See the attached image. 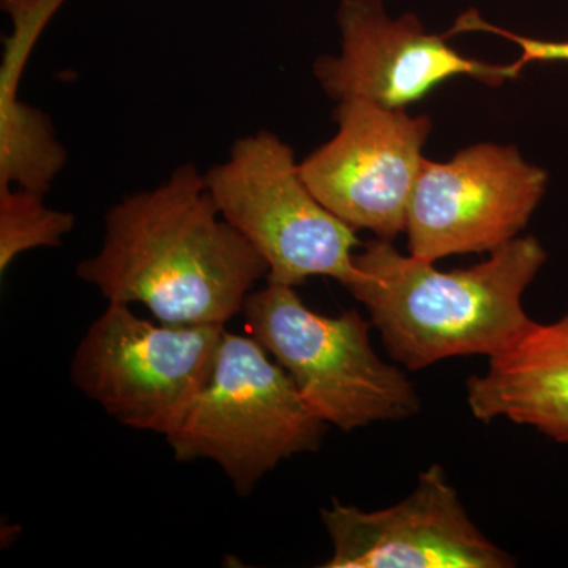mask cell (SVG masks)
I'll list each match as a JSON object with an SVG mask.
<instances>
[{
	"instance_id": "cell-2",
	"label": "cell",
	"mask_w": 568,
	"mask_h": 568,
	"mask_svg": "<svg viewBox=\"0 0 568 568\" xmlns=\"http://www.w3.org/2000/svg\"><path fill=\"white\" fill-rule=\"evenodd\" d=\"M351 294L368 310L388 354L410 372L459 357L503 353L532 320L523 294L547 263L532 235L517 237L473 267L444 272L375 239L355 254Z\"/></svg>"
},
{
	"instance_id": "cell-11",
	"label": "cell",
	"mask_w": 568,
	"mask_h": 568,
	"mask_svg": "<svg viewBox=\"0 0 568 568\" xmlns=\"http://www.w3.org/2000/svg\"><path fill=\"white\" fill-rule=\"evenodd\" d=\"M466 388L478 420L506 418L568 444V313L555 323L532 321Z\"/></svg>"
},
{
	"instance_id": "cell-6",
	"label": "cell",
	"mask_w": 568,
	"mask_h": 568,
	"mask_svg": "<svg viewBox=\"0 0 568 568\" xmlns=\"http://www.w3.org/2000/svg\"><path fill=\"white\" fill-rule=\"evenodd\" d=\"M224 332L152 324L110 302L73 355L71 383L122 425L168 437L211 379Z\"/></svg>"
},
{
	"instance_id": "cell-4",
	"label": "cell",
	"mask_w": 568,
	"mask_h": 568,
	"mask_svg": "<svg viewBox=\"0 0 568 568\" xmlns=\"http://www.w3.org/2000/svg\"><path fill=\"white\" fill-rule=\"evenodd\" d=\"M325 426L254 336L224 332L211 379L166 439L178 462L216 463L248 496L280 463L317 450Z\"/></svg>"
},
{
	"instance_id": "cell-10",
	"label": "cell",
	"mask_w": 568,
	"mask_h": 568,
	"mask_svg": "<svg viewBox=\"0 0 568 568\" xmlns=\"http://www.w3.org/2000/svg\"><path fill=\"white\" fill-rule=\"evenodd\" d=\"M331 537L325 568H508L515 559L467 515L443 466L432 465L402 503L365 511L332 500L321 511Z\"/></svg>"
},
{
	"instance_id": "cell-9",
	"label": "cell",
	"mask_w": 568,
	"mask_h": 568,
	"mask_svg": "<svg viewBox=\"0 0 568 568\" xmlns=\"http://www.w3.org/2000/svg\"><path fill=\"white\" fill-rule=\"evenodd\" d=\"M342 33L338 55H321L313 73L335 102H364L405 110L452 78L469 77L497 85L517 80L514 63L466 58L447 36L425 31L414 13L392 18L381 0H342L336 10Z\"/></svg>"
},
{
	"instance_id": "cell-14",
	"label": "cell",
	"mask_w": 568,
	"mask_h": 568,
	"mask_svg": "<svg viewBox=\"0 0 568 568\" xmlns=\"http://www.w3.org/2000/svg\"><path fill=\"white\" fill-rule=\"evenodd\" d=\"M463 32H487L504 37L519 48V59L514 63L515 70L521 73L523 69L534 62H568V41H551L532 39V37L518 36L507 31V29L497 28L485 21L477 11H467L458 18L454 28L446 33L447 37Z\"/></svg>"
},
{
	"instance_id": "cell-3",
	"label": "cell",
	"mask_w": 568,
	"mask_h": 568,
	"mask_svg": "<svg viewBox=\"0 0 568 568\" xmlns=\"http://www.w3.org/2000/svg\"><path fill=\"white\" fill-rule=\"evenodd\" d=\"M242 313L250 334L325 425L353 432L420 410L416 387L402 369L381 361L369 342L372 324L355 310L320 315L293 286L267 283L246 297Z\"/></svg>"
},
{
	"instance_id": "cell-13",
	"label": "cell",
	"mask_w": 568,
	"mask_h": 568,
	"mask_svg": "<svg viewBox=\"0 0 568 568\" xmlns=\"http://www.w3.org/2000/svg\"><path fill=\"white\" fill-rule=\"evenodd\" d=\"M74 227V216L44 204V194L0 189V272L9 271L20 254L55 248Z\"/></svg>"
},
{
	"instance_id": "cell-5",
	"label": "cell",
	"mask_w": 568,
	"mask_h": 568,
	"mask_svg": "<svg viewBox=\"0 0 568 568\" xmlns=\"http://www.w3.org/2000/svg\"><path fill=\"white\" fill-rule=\"evenodd\" d=\"M204 179L223 219L267 264V283L295 287L328 276L347 290L357 280V231L317 200L293 149L275 133L235 141Z\"/></svg>"
},
{
	"instance_id": "cell-7",
	"label": "cell",
	"mask_w": 568,
	"mask_h": 568,
	"mask_svg": "<svg viewBox=\"0 0 568 568\" xmlns=\"http://www.w3.org/2000/svg\"><path fill=\"white\" fill-rule=\"evenodd\" d=\"M548 175L515 145L480 142L448 162L425 160L407 212V246L420 260L496 252L528 226Z\"/></svg>"
},
{
	"instance_id": "cell-8",
	"label": "cell",
	"mask_w": 568,
	"mask_h": 568,
	"mask_svg": "<svg viewBox=\"0 0 568 568\" xmlns=\"http://www.w3.org/2000/svg\"><path fill=\"white\" fill-rule=\"evenodd\" d=\"M334 121L335 136L302 160V178L342 222L392 242L406 233L432 121L364 100L336 102Z\"/></svg>"
},
{
	"instance_id": "cell-1",
	"label": "cell",
	"mask_w": 568,
	"mask_h": 568,
	"mask_svg": "<svg viewBox=\"0 0 568 568\" xmlns=\"http://www.w3.org/2000/svg\"><path fill=\"white\" fill-rule=\"evenodd\" d=\"M267 274L190 163L111 207L102 248L77 268L111 304L148 306L171 325L226 324Z\"/></svg>"
},
{
	"instance_id": "cell-12",
	"label": "cell",
	"mask_w": 568,
	"mask_h": 568,
	"mask_svg": "<svg viewBox=\"0 0 568 568\" xmlns=\"http://www.w3.org/2000/svg\"><path fill=\"white\" fill-rule=\"evenodd\" d=\"M32 50L3 44L0 63V189L17 186L44 194L65 168L69 153L58 140L51 119L22 102L20 82Z\"/></svg>"
}]
</instances>
